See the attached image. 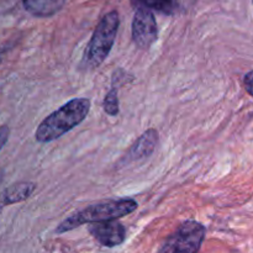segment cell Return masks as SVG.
<instances>
[{
	"mask_svg": "<svg viewBox=\"0 0 253 253\" xmlns=\"http://www.w3.org/2000/svg\"><path fill=\"white\" fill-rule=\"evenodd\" d=\"M2 178H4V172H2V170L0 169V183L2 182Z\"/></svg>",
	"mask_w": 253,
	"mask_h": 253,
	"instance_id": "5bb4252c",
	"label": "cell"
},
{
	"mask_svg": "<svg viewBox=\"0 0 253 253\" xmlns=\"http://www.w3.org/2000/svg\"><path fill=\"white\" fill-rule=\"evenodd\" d=\"M252 2H253V0H252Z\"/></svg>",
	"mask_w": 253,
	"mask_h": 253,
	"instance_id": "2e32d148",
	"label": "cell"
},
{
	"mask_svg": "<svg viewBox=\"0 0 253 253\" xmlns=\"http://www.w3.org/2000/svg\"><path fill=\"white\" fill-rule=\"evenodd\" d=\"M36 189V184L31 182H19L10 185L0 193V209L7 205L16 204L26 200Z\"/></svg>",
	"mask_w": 253,
	"mask_h": 253,
	"instance_id": "52a82bcc",
	"label": "cell"
},
{
	"mask_svg": "<svg viewBox=\"0 0 253 253\" xmlns=\"http://www.w3.org/2000/svg\"><path fill=\"white\" fill-rule=\"evenodd\" d=\"M158 37L157 22L151 10L138 7L132 20V40L141 49L152 46Z\"/></svg>",
	"mask_w": 253,
	"mask_h": 253,
	"instance_id": "5b68a950",
	"label": "cell"
},
{
	"mask_svg": "<svg viewBox=\"0 0 253 253\" xmlns=\"http://www.w3.org/2000/svg\"><path fill=\"white\" fill-rule=\"evenodd\" d=\"M136 209H137V203L132 199L104 200V202L84 208L67 217L58 225L56 232L64 234L84 224H95V222L120 219L133 212Z\"/></svg>",
	"mask_w": 253,
	"mask_h": 253,
	"instance_id": "7a4b0ae2",
	"label": "cell"
},
{
	"mask_svg": "<svg viewBox=\"0 0 253 253\" xmlns=\"http://www.w3.org/2000/svg\"><path fill=\"white\" fill-rule=\"evenodd\" d=\"M158 142V132L155 128H148L137 138L132 147L130 148L128 157L131 160H142V158L150 157L156 150Z\"/></svg>",
	"mask_w": 253,
	"mask_h": 253,
	"instance_id": "ba28073f",
	"label": "cell"
},
{
	"mask_svg": "<svg viewBox=\"0 0 253 253\" xmlns=\"http://www.w3.org/2000/svg\"><path fill=\"white\" fill-rule=\"evenodd\" d=\"M0 63H1V58H0Z\"/></svg>",
	"mask_w": 253,
	"mask_h": 253,
	"instance_id": "9a60e30c",
	"label": "cell"
},
{
	"mask_svg": "<svg viewBox=\"0 0 253 253\" xmlns=\"http://www.w3.org/2000/svg\"><path fill=\"white\" fill-rule=\"evenodd\" d=\"M244 85L245 88H246L247 93H249L251 96H253V71L249 72V73L245 76Z\"/></svg>",
	"mask_w": 253,
	"mask_h": 253,
	"instance_id": "7c38bea8",
	"label": "cell"
},
{
	"mask_svg": "<svg viewBox=\"0 0 253 253\" xmlns=\"http://www.w3.org/2000/svg\"><path fill=\"white\" fill-rule=\"evenodd\" d=\"M205 239V227L200 222L188 220L163 242L158 253H198Z\"/></svg>",
	"mask_w": 253,
	"mask_h": 253,
	"instance_id": "277c9868",
	"label": "cell"
},
{
	"mask_svg": "<svg viewBox=\"0 0 253 253\" xmlns=\"http://www.w3.org/2000/svg\"><path fill=\"white\" fill-rule=\"evenodd\" d=\"M89 232L99 244L105 247L119 246L125 241L126 237L125 227L116 220L90 224Z\"/></svg>",
	"mask_w": 253,
	"mask_h": 253,
	"instance_id": "8992f818",
	"label": "cell"
},
{
	"mask_svg": "<svg viewBox=\"0 0 253 253\" xmlns=\"http://www.w3.org/2000/svg\"><path fill=\"white\" fill-rule=\"evenodd\" d=\"M119 26L120 17L115 10L104 15L103 19L96 25L85 49L84 61L89 68H96L108 58L115 42Z\"/></svg>",
	"mask_w": 253,
	"mask_h": 253,
	"instance_id": "3957f363",
	"label": "cell"
},
{
	"mask_svg": "<svg viewBox=\"0 0 253 253\" xmlns=\"http://www.w3.org/2000/svg\"><path fill=\"white\" fill-rule=\"evenodd\" d=\"M131 2L136 9L143 7L165 15L174 14L178 7V0H131Z\"/></svg>",
	"mask_w": 253,
	"mask_h": 253,
	"instance_id": "30bf717a",
	"label": "cell"
},
{
	"mask_svg": "<svg viewBox=\"0 0 253 253\" xmlns=\"http://www.w3.org/2000/svg\"><path fill=\"white\" fill-rule=\"evenodd\" d=\"M104 110L108 115L116 116L119 114V98H118V88L113 86L104 99Z\"/></svg>",
	"mask_w": 253,
	"mask_h": 253,
	"instance_id": "8fae6325",
	"label": "cell"
},
{
	"mask_svg": "<svg viewBox=\"0 0 253 253\" xmlns=\"http://www.w3.org/2000/svg\"><path fill=\"white\" fill-rule=\"evenodd\" d=\"M67 0H22L26 11L32 16L48 17L57 14L64 6Z\"/></svg>",
	"mask_w": 253,
	"mask_h": 253,
	"instance_id": "9c48e42d",
	"label": "cell"
},
{
	"mask_svg": "<svg viewBox=\"0 0 253 253\" xmlns=\"http://www.w3.org/2000/svg\"><path fill=\"white\" fill-rule=\"evenodd\" d=\"M89 111L90 100L88 98L72 99L43 119L35 132V137L41 143L57 140L84 121Z\"/></svg>",
	"mask_w": 253,
	"mask_h": 253,
	"instance_id": "6da1fadb",
	"label": "cell"
},
{
	"mask_svg": "<svg viewBox=\"0 0 253 253\" xmlns=\"http://www.w3.org/2000/svg\"><path fill=\"white\" fill-rule=\"evenodd\" d=\"M10 136V128L7 126H1L0 127V151L2 150L5 145H6L7 140Z\"/></svg>",
	"mask_w": 253,
	"mask_h": 253,
	"instance_id": "4fadbf2b",
	"label": "cell"
}]
</instances>
